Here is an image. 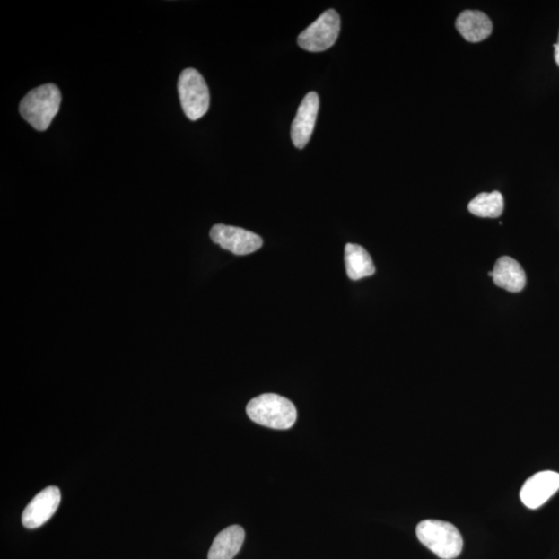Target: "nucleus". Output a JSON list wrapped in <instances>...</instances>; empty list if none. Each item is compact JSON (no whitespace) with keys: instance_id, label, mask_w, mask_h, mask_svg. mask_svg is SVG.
<instances>
[{"instance_id":"f257e3e1","label":"nucleus","mask_w":559,"mask_h":559,"mask_svg":"<svg viewBox=\"0 0 559 559\" xmlns=\"http://www.w3.org/2000/svg\"><path fill=\"white\" fill-rule=\"evenodd\" d=\"M247 414L250 419L261 426L287 430L298 419L294 404L277 394H264L248 403Z\"/></svg>"},{"instance_id":"f03ea898","label":"nucleus","mask_w":559,"mask_h":559,"mask_svg":"<svg viewBox=\"0 0 559 559\" xmlns=\"http://www.w3.org/2000/svg\"><path fill=\"white\" fill-rule=\"evenodd\" d=\"M62 93L54 84H45L32 90L20 103L22 118L38 131L48 129L59 111Z\"/></svg>"},{"instance_id":"7ed1b4c3","label":"nucleus","mask_w":559,"mask_h":559,"mask_svg":"<svg viewBox=\"0 0 559 559\" xmlns=\"http://www.w3.org/2000/svg\"><path fill=\"white\" fill-rule=\"evenodd\" d=\"M419 541L441 559H454L463 549V537L455 525L441 520H424L417 524Z\"/></svg>"},{"instance_id":"20e7f679","label":"nucleus","mask_w":559,"mask_h":559,"mask_svg":"<svg viewBox=\"0 0 559 559\" xmlns=\"http://www.w3.org/2000/svg\"><path fill=\"white\" fill-rule=\"evenodd\" d=\"M179 94L181 107L190 120L205 117L210 108V91L201 74L195 69L181 72L179 79Z\"/></svg>"},{"instance_id":"39448f33","label":"nucleus","mask_w":559,"mask_h":559,"mask_svg":"<svg viewBox=\"0 0 559 559\" xmlns=\"http://www.w3.org/2000/svg\"><path fill=\"white\" fill-rule=\"evenodd\" d=\"M340 27L339 13L328 10L301 33L298 44L301 49L309 52L326 51L338 39Z\"/></svg>"},{"instance_id":"423d86ee","label":"nucleus","mask_w":559,"mask_h":559,"mask_svg":"<svg viewBox=\"0 0 559 559\" xmlns=\"http://www.w3.org/2000/svg\"><path fill=\"white\" fill-rule=\"evenodd\" d=\"M210 235L215 244L234 255L252 254L264 245L258 234L240 227L217 224L212 228Z\"/></svg>"},{"instance_id":"0eeeda50","label":"nucleus","mask_w":559,"mask_h":559,"mask_svg":"<svg viewBox=\"0 0 559 559\" xmlns=\"http://www.w3.org/2000/svg\"><path fill=\"white\" fill-rule=\"evenodd\" d=\"M60 501H62V494H60V490L57 487L50 486L40 491L27 504L23 511L22 523L24 528L35 529L42 527L56 514Z\"/></svg>"},{"instance_id":"6e6552de","label":"nucleus","mask_w":559,"mask_h":559,"mask_svg":"<svg viewBox=\"0 0 559 559\" xmlns=\"http://www.w3.org/2000/svg\"><path fill=\"white\" fill-rule=\"evenodd\" d=\"M559 490V474L552 470L541 471L524 483L520 498L525 507L537 509L550 500Z\"/></svg>"},{"instance_id":"1a4fd4ad","label":"nucleus","mask_w":559,"mask_h":559,"mask_svg":"<svg viewBox=\"0 0 559 559\" xmlns=\"http://www.w3.org/2000/svg\"><path fill=\"white\" fill-rule=\"evenodd\" d=\"M319 111V94L309 92L299 107L292 126V139L295 147L302 150L311 138Z\"/></svg>"},{"instance_id":"9d476101","label":"nucleus","mask_w":559,"mask_h":559,"mask_svg":"<svg viewBox=\"0 0 559 559\" xmlns=\"http://www.w3.org/2000/svg\"><path fill=\"white\" fill-rule=\"evenodd\" d=\"M460 35L470 43H479L490 37L493 25L486 13L480 11H464L456 20Z\"/></svg>"},{"instance_id":"9b49d317","label":"nucleus","mask_w":559,"mask_h":559,"mask_svg":"<svg viewBox=\"0 0 559 559\" xmlns=\"http://www.w3.org/2000/svg\"><path fill=\"white\" fill-rule=\"evenodd\" d=\"M493 272L495 285L510 293H520L527 285V275L520 262L509 256L498 259Z\"/></svg>"},{"instance_id":"f8f14e48","label":"nucleus","mask_w":559,"mask_h":559,"mask_svg":"<svg viewBox=\"0 0 559 559\" xmlns=\"http://www.w3.org/2000/svg\"><path fill=\"white\" fill-rule=\"evenodd\" d=\"M245 541V530L240 525H232L215 537L208 559H233Z\"/></svg>"},{"instance_id":"ddd939ff","label":"nucleus","mask_w":559,"mask_h":559,"mask_svg":"<svg viewBox=\"0 0 559 559\" xmlns=\"http://www.w3.org/2000/svg\"><path fill=\"white\" fill-rule=\"evenodd\" d=\"M345 266L350 280L358 281L371 277L375 274V266L371 256L365 248L355 244L345 246Z\"/></svg>"},{"instance_id":"4468645a","label":"nucleus","mask_w":559,"mask_h":559,"mask_svg":"<svg viewBox=\"0 0 559 559\" xmlns=\"http://www.w3.org/2000/svg\"><path fill=\"white\" fill-rule=\"evenodd\" d=\"M503 210V197L498 191L476 195L468 205V211L480 218H500Z\"/></svg>"},{"instance_id":"2eb2a0df","label":"nucleus","mask_w":559,"mask_h":559,"mask_svg":"<svg viewBox=\"0 0 559 559\" xmlns=\"http://www.w3.org/2000/svg\"><path fill=\"white\" fill-rule=\"evenodd\" d=\"M555 63L557 64V66H559V35H558V40L557 43L555 44Z\"/></svg>"},{"instance_id":"dca6fc26","label":"nucleus","mask_w":559,"mask_h":559,"mask_svg":"<svg viewBox=\"0 0 559 559\" xmlns=\"http://www.w3.org/2000/svg\"><path fill=\"white\" fill-rule=\"evenodd\" d=\"M489 277L493 278V272H489Z\"/></svg>"}]
</instances>
